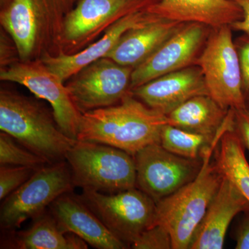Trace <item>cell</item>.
I'll use <instances>...</instances> for the list:
<instances>
[{"label": "cell", "instance_id": "6da1fadb", "mask_svg": "<svg viewBox=\"0 0 249 249\" xmlns=\"http://www.w3.org/2000/svg\"><path fill=\"white\" fill-rule=\"evenodd\" d=\"M168 116L152 109L129 92L117 104L83 113L77 140L106 144L134 156L160 143Z\"/></svg>", "mask_w": 249, "mask_h": 249}, {"label": "cell", "instance_id": "7a4b0ae2", "mask_svg": "<svg viewBox=\"0 0 249 249\" xmlns=\"http://www.w3.org/2000/svg\"><path fill=\"white\" fill-rule=\"evenodd\" d=\"M78 0H0V24L21 61L62 53L64 24Z\"/></svg>", "mask_w": 249, "mask_h": 249}, {"label": "cell", "instance_id": "3957f363", "mask_svg": "<svg viewBox=\"0 0 249 249\" xmlns=\"http://www.w3.org/2000/svg\"><path fill=\"white\" fill-rule=\"evenodd\" d=\"M0 129L49 163L65 160L77 140L59 127L53 112L34 98L14 90L0 91Z\"/></svg>", "mask_w": 249, "mask_h": 249}, {"label": "cell", "instance_id": "277c9868", "mask_svg": "<svg viewBox=\"0 0 249 249\" xmlns=\"http://www.w3.org/2000/svg\"><path fill=\"white\" fill-rule=\"evenodd\" d=\"M223 133L218 134L204 152L203 165L196 178L157 202L154 224L163 226L170 232L173 249H190L196 229L220 186L224 176L213 157Z\"/></svg>", "mask_w": 249, "mask_h": 249}, {"label": "cell", "instance_id": "5b68a950", "mask_svg": "<svg viewBox=\"0 0 249 249\" xmlns=\"http://www.w3.org/2000/svg\"><path fill=\"white\" fill-rule=\"evenodd\" d=\"M65 160L75 187L112 194L135 188L134 156L116 147L77 140Z\"/></svg>", "mask_w": 249, "mask_h": 249}, {"label": "cell", "instance_id": "8992f818", "mask_svg": "<svg viewBox=\"0 0 249 249\" xmlns=\"http://www.w3.org/2000/svg\"><path fill=\"white\" fill-rule=\"evenodd\" d=\"M74 187L66 160L40 167L3 200L0 209L1 229L14 231L28 219L39 217L59 196L71 193Z\"/></svg>", "mask_w": 249, "mask_h": 249}, {"label": "cell", "instance_id": "52a82bcc", "mask_svg": "<svg viewBox=\"0 0 249 249\" xmlns=\"http://www.w3.org/2000/svg\"><path fill=\"white\" fill-rule=\"evenodd\" d=\"M230 26L213 29L196 60L208 92L226 109L247 108L237 47Z\"/></svg>", "mask_w": 249, "mask_h": 249}, {"label": "cell", "instance_id": "ba28073f", "mask_svg": "<svg viewBox=\"0 0 249 249\" xmlns=\"http://www.w3.org/2000/svg\"><path fill=\"white\" fill-rule=\"evenodd\" d=\"M79 196L116 238L131 247L155 220V202L137 188L107 194L83 190Z\"/></svg>", "mask_w": 249, "mask_h": 249}, {"label": "cell", "instance_id": "9c48e42d", "mask_svg": "<svg viewBox=\"0 0 249 249\" xmlns=\"http://www.w3.org/2000/svg\"><path fill=\"white\" fill-rule=\"evenodd\" d=\"M159 0H78L64 24L62 53L73 55L102 36L121 18L149 9Z\"/></svg>", "mask_w": 249, "mask_h": 249}, {"label": "cell", "instance_id": "30bf717a", "mask_svg": "<svg viewBox=\"0 0 249 249\" xmlns=\"http://www.w3.org/2000/svg\"><path fill=\"white\" fill-rule=\"evenodd\" d=\"M0 80L23 85L36 97L49 103L59 127L67 137L77 140L82 113L72 101L65 83L42 60H19L0 68Z\"/></svg>", "mask_w": 249, "mask_h": 249}, {"label": "cell", "instance_id": "8fae6325", "mask_svg": "<svg viewBox=\"0 0 249 249\" xmlns=\"http://www.w3.org/2000/svg\"><path fill=\"white\" fill-rule=\"evenodd\" d=\"M134 158L136 188L156 203L194 179L203 165V157L198 160L184 158L168 151L160 143L143 147Z\"/></svg>", "mask_w": 249, "mask_h": 249}, {"label": "cell", "instance_id": "7c38bea8", "mask_svg": "<svg viewBox=\"0 0 249 249\" xmlns=\"http://www.w3.org/2000/svg\"><path fill=\"white\" fill-rule=\"evenodd\" d=\"M132 71L133 68L104 57L75 73L67 80L66 87L83 114L120 102L130 92Z\"/></svg>", "mask_w": 249, "mask_h": 249}, {"label": "cell", "instance_id": "4fadbf2b", "mask_svg": "<svg viewBox=\"0 0 249 249\" xmlns=\"http://www.w3.org/2000/svg\"><path fill=\"white\" fill-rule=\"evenodd\" d=\"M208 28L198 23L183 24L155 53L133 69L130 91L159 77L193 65L209 37Z\"/></svg>", "mask_w": 249, "mask_h": 249}, {"label": "cell", "instance_id": "5bb4252c", "mask_svg": "<svg viewBox=\"0 0 249 249\" xmlns=\"http://www.w3.org/2000/svg\"><path fill=\"white\" fill-rule=\"evenodd\" d=\"M130 92L149 107L166 116L190 98L209 94L202 71L196 65L159 77Z\"/></svg>", "mask_w": 249, "mask_h": 249}, {"label": "cell", "instance_id": "9a60e30c", "mask_svg": "<svg viewBox=\"0 0 249 249\" xmlns=\"http://www.w3.org/2000/svg\"><path fill=\"white\" fill-rule=\"evenodd\" d=\"M49 210L61 231L74 234L94 248H128L108 230L80 196L65 193L50 205Z\"/></svg>", "mask_w": 249, "mask_h": 249}, {"label": "cell", "instance_id": "2e32d148", "mask_svg": "<svg viewBox=\"0 0 249 249\" xmlns=\"http://www.w3.org/2000/svg\"><path fill=\"white\" fill-rule=\"evenodd\" d=\"M249 211V202L224 177L192 240L189 249H222L232 219Z\"/></svg>", "mask_w": 249, "mask_h": 249}, {"label": "cell", "instance_id": "e0dca14e", "mask_svg": "<svg viewBox=\"0 0 249 249\" xmlns=\"http://www.w3.org/2000/svg\"><path fill=\"white\" fill-rule=\"evenodd\" d=\"M155 16L148 9L127 15L114 23L97 40L78 53L73 55L60 53L56 56L45 55L40 60L66 83L83 67L106 57L127 31L145 24Z\"/></svg>", "mask_w": 249, "mask_h": 249}, {"label": "cell", "instance_id": "ac0fdd59", "mask_svg": "<svg viewBox=\"0 0 249 249\" xmlns=\"http://www.w3.org/2000/svg\"><path fill=\"white\" fill-rule=\"evenodd\" d=\"M148 11L163 19L198 23L212 29L231 26L243 17L234 0H159Z\"/></svg>", "mask_w": 249, "mask_h": 249}, {"label": "cell", "instance_id": "d6986e66", "mask_svg": "<svg viewBox=\"0 0 249 249\" xmlns=\"http://www.w3.org/2000/svg\"><path fill=\"white\" fill-rule=\"evenodd\" d=\"M183 24L155 16L145 24L127 31L106 57L124 66L135 68Z\"/></svg>", "mask_w": 249, "mask_h": 249}, {"label": "cell", "instance_id": "ffe728a7", "mask_svg": "<svg viewBox=\"0 0 249 249\" xmlns=\"http://www.w3.org/2000/svg\"><path fill=\"white\" fill-rule=\"evenodd\" d=\"M231 109L221 107L209 94H201L190 98L167 116L172 125L214 137L227 123Z\"/></svg>", "mask_w": 249, "mask_h": 249}, {"label": "cell", "instance_id": "44dd1931", "mask_svg": "<svg viewBox=\"0 0 249 249\" xmlns=\"http://www.w3.org/2000/svg\"><path fill=\"white\" fill-rule=\"evenodd\" d=\"M13 232L8 248L18 249H85L88 243L73 233L60 230L52 214L43 213L36 218L30 228Z\"/></svg>", "mask_w": 249, "mask_h": 249}, {"label": "cell", "instance_id": "7402d4cb", "mask_svg": "<svg viewBox=\"0 0 249 249\" xmlns=\"http://www.w3.org/2000/svg\"><path fill=\"white\" fill-rule=\"evenodd\" d=\"M245 148L234 124L221 136L213 160L223 176L229 178L249 202V164Z\"/></svg>", "mask_w": 249, "mask_h": 249}, {"label": "cell", "instance_id": "603a6c76", "mask_svg": "<svg viewBox=\"0 0 249 249\" xmlns=\"http://www.w3.org/2000/svg\"><path fill=\"white\" fill-rule=\"evenodd\" d=\"M231 115V110L224 126L230 119ZM219 133L214 137H210L167 124L163 126L160 132V144L175 155L191 160H198L202 158L204 152L211 146Z\"/></svg>", "mask_w": 249, "mask_h": 249}, {"label": "cell", "instance_id": "cb8c5ba5", "mask_svg": "<svg viewBox=\"0 0 249 249\" xmlns=\"http://www.w3.org/2000/svg\"><path fill=\"white\" fill-rule=\"evenodd\" d=\"M9 134L1 132L0 133V164L1 165H16L40 168L46 163L47 160L36 155L24 146Z\"/></svg>", "mask_w": 249, "mask_h": 249}, {"label": "cell", "instance_id": "d4e9b609", "mask_svg": "<svg viewBox=\"0 0 249 249\" xmlns=\"http://www.w3.org/2000/svg\"><path fill=\"white\" fill-rule=\"evenodd\" d=\"M39 168L16 165H1L0 167V199L16 191L31 178Z\"/></svg>", "mask_w": 249, "mask_h": 249}, {"label": "cell", "instance_id": "484cf974", "mask_svg": "<svg viewBox=\"0 0 249 249\" xmlns=\"http://www.w3.org/2000/svg\"><path fill=\"white\" fill-rule=\"evenodd\" d=\"M134 249H173L170 232L160 224H154L141 234L132 245Z\"/></svg>", "mask_w": 249, "mask_h": 249}, {"label": "cell", "instance_id": "4316f807", "mask_svg": "<svg viewBox=\"0 0 249 249\" xmlns=\"http://www.w3.org/2000/svg\"><path fill=\"white\" fill-rule=\"evenodd\" d=\"M17 46L11 36L1 27L0 30V68L19 61Z\"/></svg>", "mask_w": 249, "mask_h": 249}, {"label": "cell", "instance_id": "83f0119b", "mask_svg": "<svg viewBox=\"0 0 249 249\" xmlns=\"http://www.w3.org/2000/svg\"><path fill=\"white\" fill-rule=\"evenodd\" d=\"M235 45L242 72L243 91L247 99L249 95V35L244 34Z\"/></svg>", "mask_w": 249, "mask_h": 249}, {"label": "cell", "instance_id": "f1b7e54d", "mask_svg": "<svg viewBox=\"0 0 249 249\" xmlns=\"http://www.w3.org/2000/svg\"><path fill=\"white\" fill-rule=\"evenodd\" d=\"M234 123L235 132L249 150V109H234Z\"/></svg>", "mask_w": 249, "mask_h": 249}, {"label": "cell", "instance_id": "f546056e", "mask_svg": "<svg viewBox=\"0 0 249 249\" xmlns=\"http://www.w3.org/2000/svg\"><path fill=\"white\" fill-rule=\"evenodd\" d=\"M244 213L236 232V249H249V211Z\"/></svg>", "mask_w": 249, "mask_h": 249}, {"label": "cell", "instance_id": "4dcf8cb0", "mask_svg": "<svg viewBox=\"0 0 249 249\" xmlns=\"http://www.w3.org/2000/svg\"><path fill=\"white\" fill-rule=\"evenodd\" d=\"M240 6L243 12V17L231 26L232 30L241 31L249 35V0H234Z\"/></svg>", "mask_w": 249, "mask_h": 249}, {"label": "cell", "instance_id": "1f68e13d", "mask_svg": "<svg viewBox=\"0 0 249 249\" xmlns=\"http://www.w3.org/2000/svg\"><path fill=\"white\" fill-rule=\"evenodd\" d=\"M246 106H247V109H249V95L246 99Z\"/></svg>", "mask_w": 249, "mask_h": 249}]
</instances>
